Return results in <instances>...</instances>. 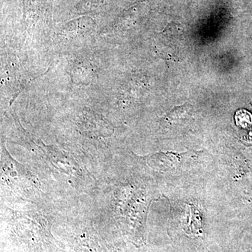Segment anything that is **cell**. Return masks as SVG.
Masks as SVG:
<instances>
[{"label": "cell", "mask_w": 252, "mask_h": 252, "mask_svg": "<svg viewBox=\"0 0 252 252\" xmlns=\"http://www.w3.org/2000/svg\"><path fill=\"white\" fill-rule=\"evenodd\" d=\"M190 109H191V105L190 104H185V105L175 107L171 112L167 114V119H169L170 122L182 119V118L188 115Z\"/></svg>", "instance_id": "3"}, {"label": "cell", "mask_w": 252, "mask_h": 252, "mask_svg": "<svg viewBox=\"0 0 252 252\" xmlns=\"http://www.w3.org/2000/svg\"><path fill=\"white\" fill-rule=\"evenodd\" d=\"M96 23L89 16H82L64 23L53 32L50 49L66 55L97 40Z\"/></svg>", "instance_id": "1"}, {"label": "cell", "mask_w": 252, "mask_h": 252, "mask_svg": "<svg viewBox=\"0 0 252 252\" xmlns=\"http://www.w3.org/2000/svg\"><path fill=\"white\" fill-rule=\"evenodd\" d=\"M31 79L22 61L4 46L1 51V94L14 99L29 84Z\"/></svg>", "instance_id": "2"}]
</instances>
